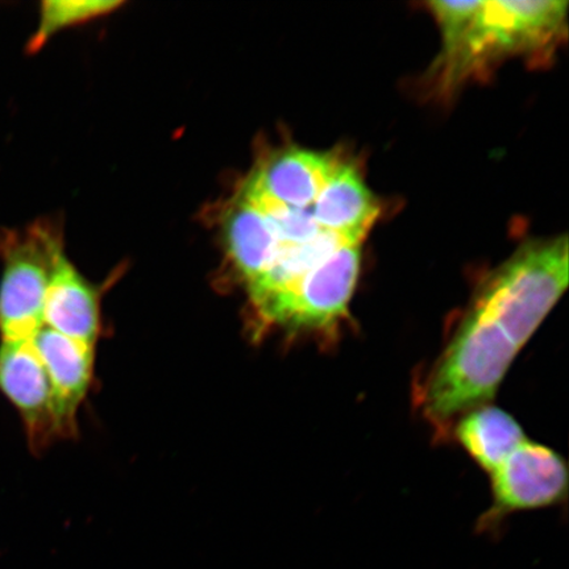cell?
<instances>
[{"mask_svg": "<svg viewBox=\"0 0 569 569\" xmlns=\"http://www.w3.org/2000/svg\"><path fill=\"white\" fill-rule=\"evenodd\" d=\"M312 212L325 230L362 243L380 216V203L351 163L338 160Z\"/></svg>", "mask_w": 569, "mask_h": 569, "instance_id": "30bf717a", "label": "cell"}, {"mask_svg": "<svg viewBox=\"0 0 569 569\" xmlns=\"http://www.w3.org/2000/svg\"><path fill=\"white\" fill-rule=\"evenodd\" d=\"M122 4L119 0H49L42 3L39 26L30 41L31 51H39L62 28L103 17Z\"/></svg>", "mask_w": 569, "mask_h": 569, "instance_id": "4fadbf2b", "label": "cell"}, {"mask_svg": "<svg viewBox=\"0 0 569 569\" xmlns=\"http://www.w3.org/2000/svg\"><path fill=\"white\" fill-rule=\"evenodd\" d=\"M493 503L479 519L478 531L495 536L517 511L552 507L568 489L566 462L550 447L526 439L492 473Z\"/></svg>", "mask_w": 569, "mask_h": 569, "instance_id": "3957f363", "label": "cell"}, {"mask_svg": "<svg viewBox=\"0 0 569 569\" xmlns=\"http://www.w3.org/2000/svg\"><path fill=\"white\" fill-rule=\"evenodd\" d=\"M568 279L567 234L532 241L489 277L469 310L522 350L565 295Z\"/></svg>", "mask_w": 569, "mask_h": 569, "instance_id": "6da1fadb", "label": "cell"}, {"mask_svg": "<svg viewBox=\"0 0 569 569\" xmlns=\"http://www.w3.org/2000/svg\"><path fill=\"white\" fill-rule=\"evenodd\" d=\"M338 160L330 153L284 149L262 163L246 183L289 208H310Z\"/></svg>", "mask_w": 569, "mask_h": 569, "instance_id": "9c48e42d", "label": "cell"}, {"mask_svg": "<svg viewBox=\"0 0 569 569\" xmlns=\"http://www.w3.org/2000/svg\"><path fill=\"white\" fill-rule=\"evenodd\" d=\"M54 241L49 238L13 241L4 251L0 280V336L6 341L33 340L44 327V302Z\"/></svg>", "mask_w": 569, "mask_h": 569, "instance_id": "5b68a950", "label": "cell"}, {"mask_svg": "<svg viewBox=\"0 0 569 569\" xmlns=\"http://www.w3.org/2000/svg\"><path fill=\"white\" fill-rule=\"evenodd\" d=\"M44 327L96 347L101 315L96 290L56 248L44 302Z\"/></svg>", "mask_w": 569, "mask_h": 569, "instance_id": "ba28073f", "label": "cell"}, {"mask_svg": "<svg viewBox=\"0 0 569 569\" xmlns=\"http://www.w3.org/2000/svg\"><path fill=\"white\" fill-rule=\"evenodd\" d=\"M51 382L57 436H73L76 418L94 372L96 347L42 327L33 338Z\"/></svg>", "mask_w": 569, "mask_h": 569, "instance_id": "52a82bcc", "label": "cell"}, {"mask_svg": "<svg viewBox=\"0 0 569 569\" xmlns=\"http://www.w3.org/2000/svg\"><path fill=\"white\" fill-rule=\"evenodd\" d=\"M360 268L361 244L341 247L303 277L267 326L315 333L327 340L336 338L348 318Z\"/></svg>", "mask_w": 569, "mask_h": 569, "instance_id": "7a4b0ae2", "label": "cell"}, {"mask_svg": "<svg viewBox=\"0 0 569 569\" xmlns=\"http://www.w3.org/2000/svg\"><path fill=\"white\" fill-rule=\"evenodd\" d=\"M227 247L248 287L273 267L279 254L272 224L262 211L239 196L224 218Z\"/></svg>", "mask_w": 569, "mask_h": 569, "instance_id": "8fae6325", "label": "cell"}, {"mask_svg": "<svg viewBox=\"0 0 569 569\" xmlns=\"http://www.w3.org/2000/svg\"><path fill=\"white\" fill-rule=\"evenodd\" d=\"M0 391L19 410L34 450L51 442L57 436L52 388L33 340H2Z\"/></svg>", "mask_w": 569, "mask_h": 569, "instance_id": "8992f818", "label": "cell"}, {"mask_svg": "<svg viewBox=\"0 0 569 569\" xmlns=\"http://www.w3.org/2000/svg\"><path fill=\"white\" fill-rule=\"evenodd\" d=\"M455 437L489 475L528 439L509 412L492 405H483L459 418Z\"/></svg>", "mask_w": 569, "mask_h": 569, "instance_id": "7c38bea8", "label": "cell"}, {"mask_svg": "<svg viewBox=\"0 0 569 569\" xmlns=\"http://www.w3.org/2000/svg\"><path fill=\"white\" fill-rule=\"evenodd\" d=\"M567 2L560 0H482L476 46L481 67L501 57L543 51L566 32Z\"/></svg>", "mask_w": 569, "mask_h": 569, "instance_id": "277c9868", "label": "cell"}]
</instances>
